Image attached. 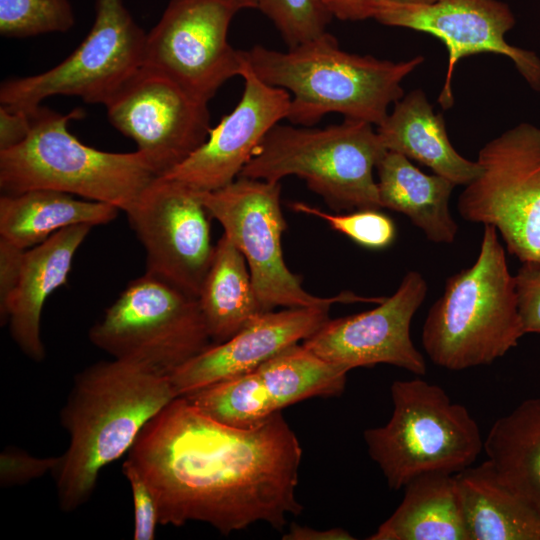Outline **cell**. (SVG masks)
<instances>
[{
	"label": "cell",
	"instance_id": "1",
	"mask_svg": "<svg viewBox=\"0 0 540 540\" xmlns=\"http://www.w3.org/2000/svg\"><path fill=\"white\" fill-rule=\"evenodd\" d=\"M302 448L282 412L252 428L215 421L177 397L141 430L128 459L161 525L204 522L223 535L265 522L282 531L296 498Z\"/></svg>",
	"mask_w": 540,
	"mask_h": 540
},
{
	"label": "cell",
	"instance_id": "2",
	"mask_svg": "<svg viewBox=\"0 0 540 540\" xmlns=\"http://www.w3.org/2000/svg\"><path fill=\"white\" fill-rule=\"evenodd\" d=\"M175 398L170 375L143 363L114 358L79 372L60 412L70 438L54 472L61 510L84 505L101 470L129 452L144 426Z\"/></svg>",
	"mask_w": 540,
	"mask_h": 540
},
{
	"label": "cell",
	"instance_id": "3",
	"mask_svg": "<svg viewBox=\"0 0 540 540\" xmlns=\"http://www.w3.org/2000/svg\"><path fill=\"white\" fill-rule=\"evenodd\" d=\"M244 56L260 80L290 93L287 119L303 126L332 112L380 125L404 96L402 81L424 62L350 53L328 32L286 52L255 45Z\"/></svg>",
	"mask_w": 540,
	"mask_h": 540
},
{
	"label": "cell",
	"instance_id": "4",
	"mask_svg": "<svg viewBox=\"0 0 540 540\" xmlns=\"http://www.w3.org/2000/svg\"><path fill=\"white\" fill-rule=\"evenodd\" d=\"M523 335L515 276L498 231L484 225L476 261L446 280L429 309L422 346L434 364L457 371L491 364Z\"/></svg>",
	"mask_w": 540,
	"mask_h": 540
},
{
	"label": "cell",
	"instance_id": "5",
	"mask_svg": "<svg viewBox=\"0 0 540 540\" xmlns=\"http://www.w3.org/2000/svg\"><path fill=\"white\" fill-rule=\"evenodd\" d=\"M84 115L80 108L68 114L41 105L31 110L27 137L0 150L2 193L56 190L127 212L158 174L137 150L106 152L78 140L68 125Z\"/></svg>",
	"mask_w": 540,
	"mask_h": 540
},
{
	"label": "cell",
	"instance_id": "6",
	"mask_svg": "<svg viewBox=\"0 0 540 540\" xmlns=\"http://www.w3.org/2000/svg\"><path fill=\"white\" fill-rule=\"evenodd\" d=\"M387 150L373 125L344 118L325 128L276 124L238 177L302 178L335 211L382 208L373 170Z\"/></svg>",
	"mask_w": 540,
	"mask_h": 540
},
{
	"label": "cell",
	"instance_id": "7",
	"mask_svg": "<svg viewBox=\"0 0 540 540\" xmlns=\"http://www.w3.org/2000/svg\"><path fill=\"white\" fill-rule=\"evenodd\" d=\"M390 392L389 421L364 431L368 453L390 489L425 473L456 474L474 464L484 440L465 406L420 378L394 381Z\"/></svg>",
	"mask_w": 540,
	"mask_h": 540
},
{
	"label": "cell",
	"instance_id": "8",
	"mask_svg": "<svg viewBox=\"0 0 540 540\" xmlns=\"http://www.w3.org/2000/svg\"><path fill=\"white\" fill-rule=\"evenodd\" d=\"M197 192V191H196ZM280 182L238 177L223 188L197 192L211 218L244 256L253 287L264 312L277 307H331L335 303L379 304L384 297L343 292L317 297L307 292L301 278L286 266L281 237L286 221L280 205Z\"/></svg>",
	"mask_w": 540,
	"mask_h": 540
},
{
	"label": "cell",
	"instance_id": "9",
	"mask_svg": "<svg viewBox=\"0 0 540 540\" xmlns=\"http://www.w3.org/2000/svg\"><path fill=\"white\" fill-rule=\"evenodd\" d=\"M88 336L115 359L169 375L212 344L198 298L147 274L127 285Z\"/></svg>",
	"mask_w": 540,
	"mask_h": 540
},
{
	"label": "cell",
	"instance_id": "10",
	"mask_svg": "<svg viewBox=\"0 0 540 540\" xmlns=\"http://www.w3.org/2000/svg\"><path fill=\"white\" fill-rule=\"evenodd\" d=\"M480 173L465 185L458 211L493 226L522 263L540 261V128L520 123L478 153Z\"/></svg>",
	"mask_w": 540,
	"mask_h": 540
},
{
	"label": "cell",
	"instance_id": "11",
	"mask_svg": "<svg viewBox=\"0 0 540 540\" xmlns=\"http://www.w3.org/2000/svg\"><path fill=\"white\" fill-rule=\"evenodd\" d=\"M95 11L89 33L61 63L1 84L2 106L33 110L56 95L105 105L121 89L143 64L147 34L123 0H96Z\"/></svg>",
	"mask_w": 540,
	"mask_h": 540
},
{
	"label": "cell",
	"instance_id": "12",
	"mask_svg": "<svg viewBox=\"0 0 540 540\" xmlns=\"http://www.w3.org/2000/svg\"><path fill=\"white\" fill-rule=\"evenodd\" d=\"M232 0H170L146 35L142 66L154 69L209 102L229 79L240 76L244 51L228 41Z\"/></svg>",
	"mask_w": 540,
	"mask_h": 540
},
{
	"label": "cell",
	"instance_id": "13",
	"mask_svg": "<svg viewBox=\"0 0 540 540\" xmlns=\"http://www.w3.org/2000/svg\"><path fill=\"white\" fill-rule=\"evenodd\" d=\"M104 106L112 126L136 143L158 176L185 161L211 128L208 102L145 66Z\"/></svg>",
	"mask_w": 540,
	"mask_h": 540
},
{
	"label": "cell",
	"instance_id": "14",
	"mask_svg": "<svg viewBox=\"0 0 540 540\" xmlns=\"http://www.w3.org/2000/svg\"><path fill=\"white\" fill-rule=\"evenodd\" d=\"M125 213L145 249V274L198 298L215 250L198 193L158 176Z\"/></svg>",
	"mask_w": 540,
	"mask_h": 540
},
{
	"label": "cell",
	"instance_id": "15",
	"mask_svg": "<svg viewBox=\"0 0 540 540\" xmlns=\"http://www.w3.org/2000/svg\"><path fill=\"white\" fill-rule=\"evenodd\" d=\"M374 19L383 25L428 33L444 43L448 64L437 99L444 110L454 105L452 78L457 63L474 54L508 57L526 83L540 93V57L534 51L513 46L505 40L516 20L510 7L502 1H387L378 8Z\"/></svg>",
	"mask_w": 540,
	"mask_h": 540
},
{
	"label": "cell",
	"instance_id": "16",
	"mask_svg": "<svg viewBox=\"0 0 540 540\" xmlns=\"http://www.w3.org/2000/svg\"><path fill=\"white\" fill-rule=\"evenodd\" d=\"M427 288L421 273L409 271L393 295L377 307L329 319L302 344L322 359L348 371L383 363L423 376L426 362L413 344L410 326Z\"/></svg>",
	"mask_w": 540,
	"mask_h": 540
},
{
	"label": "cell",
	"instance_id": "17",
	"mask_svg": "<svg viewBox=\"0 0 540 540\" xmlns=\"http://www.w3.org/2000/svg\"><path fill=\"white\" fill-rule=\"evenodd\" d=\"M241 77L243 93L232 112L210 128L206 141L185 161L162 176L197 192L223 188L238 178L267 133L287 119L288 91L260 80L246 59Z\"/></svg>",
	"mask_w": 540,
	"mask_h": 540
},
{
	"label": "cell",
	"instance_id": "18",
	"mask_svg": "<svg viewBox=\"0 0 540 540\" xmlns=\"http://www.w3.org/2000/svg\"><path fill=\"white\" fill-rule=\"evenodd\" d=\"M329 307L285 308L261 314L225 342L211 344L170 374L177 397L252 371L274 355L314 334Z\"/></svg>",
	"mask_w": 540,
	"mask_h": 540
},
{
	"label": "cell",
	"instance_id": "19",
	"mask_svg": "<svg viewBox=\"0 0 540 540\" xmlns=\"http://www.w3.org/2000/svg\"><path fill=\"white\" fill-rule=\"evenodd\" d=\"M92 227L89 224L67 227L25 252L6 324L14 342L33 361L45 359L40 333L43 306L57 288L67 283L74 255Z\"/></svg>",
	"mask_w": 540,
	"mask_h": 540
},
{
	"label": "cell",
	"instance_id": "20",
	"mask_svg": "<svg viewBox=\"0 0 540 540\" xmlns=\"http://www.w3.org/2000/svg\"><path fill=\"white\" fill-rule=\"evenodd\" d=\"M376 131L386 150L418 161L456 186L467 185L480 173L477 161L452 146L442 114L434 112L422 89L397 101Z\"/></svg>",
	"mask_w": 540,
	"mask_h": 540
},
{
	"label": "cell",
	"instance_id": "21",
	"mask_svg": "<svg viewBox=\"0 0 540 540\" xmlns=\"http://www.w3.org/2000/svg\"><path fill=\"white\" fill-rule=\"evenodd\" d=\"M454 476L469 540H540V513L488 460Z\"/></svg>",
	"mask_w": 540,
	"mask_h": 540
},
{
	"label": "cell",
	"instance_id": "22",
	"mask_svg": "<svg viewBox=\"0 0 540 540\" xmlns=\"http://www.w3.org/2000/svg\"><path fill=\"white\" fill-rule=\"evenodd\" d=\"M376 170L382 208L407 216L432 242L456 239L458 225L449 209L455 183L435 173L427 175L404 155L388 150Z\"/></svg>",
	"mask_w": 540,
	"mask_h": 540
},
{
	"label": "cell",
	"instance_id": "23",
	"mask_svg": "<svg viewBox=\"0 0 540 540\" xmlns=\"http://www.w3.org/2000/svg\"><path fill=\"white\" fill-rule=\"evenodd\" d=\"M111 204L49 189L0 197V238L30 249L54 233L80 224H108L119 213Z\"/></svg>",
	"mask_w": 540,
	"mask_h": 540
},
{
	"label": "cell",
	"instance_id": "24",
	"mask_svg": "<svg viewBox=\"0 0 540 540\" xmlns=\"http://www.w3.org/2000/svg\"><path fill=\"white\" fill-rule=\"evenodd\" d=\"M403 489L400 505L369 540H469L454 474L425 473Z\"/></svg>",
	"mask_w": 540,
	"mask_h": 540
},
{
	"label": "cell",
	"instance_id": "25",
	"mask_svg": "<svg viewBox=\"0 0 540 540\" xmlns=\"http://www.w3.org/2000/svg\"><path fill=\"white\" fill-rule=\"evenodd\" d=\"M198 301L212 344L227 341L265 313L244 256L225 234L215 245Z\"/></svg>",
	"mask_w": 540,
	"mask_h": 540
},
{
	"label": "cell",
	"instance_id": "26",
	"mask_svg": "<svg viewBox=\"0 0 540 540\" xmlns=\"http://www.w3.org/2000/svg\"><path fill=\"white\" fill-rule=\"evenodd\" d=\"M483 449L500 479L540 513V398L498 418Z\"/></svg>",
	"mask_w": 540,
	"mask_h": 540
},
{
	"label": "cell",
	"instance_id": "27",
	"mask_svg": "<svg viewBox=\"0 0 540 540\" xmlns=\"http://www.w3.org/2000/svg\"><path fill=\"white\" fill-rule=\"evenodd\" d=\"M254 370L279 411L311 397L340 395L349 372L299 343L282 350Z\"/></svg>",
	"mask_w": 540,
	"mask_h": 540
},
{
	"label": "cell",
	"instance_id": "28",
	"mask_svg": "<svg viewBox=\"0 0 540 540\" xmlns=\"http://www.w3.org/2000/svg\"><path fill=\"white\" fill-rule=\"evenodd\" d=\"M182 397L208 417L236 428L258 426L279 412L255 370Z\"/></svg>",
	"mask_w": 540,
	"mask_h": 540
},
{
	"label": "cell",
	"instance_id": "29",
	"mask_svg": "<svg viewBox=\"0 0 540 540\" xmlns=\"http://www.w3.org/2000/svg\"><path fill=\"white\" fill-rule=\"evenodd\" d=\"M75 23L70 0H0V34L25 38L66 32Z\"/></svg>",
	"mask_w": 540,
	"mask_h": 540
},
{
	"label": "cell",
	"instance_id": "30",
	"mask_svg": "<svg viewBox=\"0 0 540 540\" xmlns=\"http://www.w3.org/2000/svg\"><path fill=\"white\" fill-rule=\"evenodd\" d=\"M257 9L273 22L288 48L327 32L333 18L323 0H257Z\"/></svg>",
	"mask_w": 540,
	"mask_h": 540
},
{
	"label": "cell",
	"instance_id": "31",
	"mask_svg": "<svg viewBox=\"0 0 540 540\" xmlns=\"http://www.w3.org/2000/svg\"><path fill=\"white\" fill-rule=\"evenodd\" d=\"M290 207L296 212L324 220L333 230L366 248H385L392 244L396 236L392 219L375 209H361L348 214H330L303 202L291 203Z\"/></svg>",
	"mask_w": 540,
	"mask_h": 540
},
{
	"label": "cell",
	"instance_id": "32",
	"mask_svg": "<svg viewBox=\"0 0 540 540\" xmlns=\"http://www.w3.org/2000/svg\"><path fill=\"white\" fill-rule=\"evenodd\" d=\"M60 456L36 457L20 448L7 447L0 455L1 487L23 485L45 474L54 473Z\"/></svg>",
	"mask_w": 540,
	"mask_h": 540
},
{
	"label": "cell",
	"instance_id": "33",
	"mask_svg": "<svg viewBox=\"0 0 540 540\" xmlns=\"http://www.w3.org/2000/svg\"><path fill=\"white\" fill-rule=\"evenodd\" d=\"M122 472L127 479L133 497L134 540H154L159 522V511L153 494L133 464L126 459Z\"/></svg>",
	"mask_w": 540,
	"mask_h": 540
},
{
	"label": "cell",
	"instance_id": "34",
	"mask_svg": "<svg viewBox=\"0 0 540 540\" xmlns=\"http://www.w3.org/2000/svg\"><path fill=\"white\" fill-rule=\"evenodd\" d=\"M515 280L525 334H540V261L522 263Z\"/></svg>",
	"mask_w": 540,
	"mask_h": 540
},
{
	"label": "cell",
	"instance_id": "35",
	"mask_svg": "<svg viewBox=\"0 0 540 540\" xmlns=\"http://www.w3.org/2000/svg\"><path fill=\"white\" fill-rule=\"evenodd\" d=\"M26 250L0 238V320L6 324L10 301L18 286Z\"/></svg>",
	"mask_w": 540,
	"mask_h": 540
},
{
	"label": "cell",
	"instance_id": "36",
	"mask_svg": "<svg viewBox=\"0 0 540 540\" xmlns=\"http://www.w3.org/2000/svg\"><path fill=\"white\" fill-rule=\"evenodd\" d=\"M329 13L342 21L374 19L378 8L387 1L433 2L436 0H323Z\"/></svg>",
	"mask_w": 540,
	"mask_h": 540
},
{
	"label": "cell",
	"instance_id": "37",
	"mask_svg": "<svg viewBox=\"0 0 540 540\" xmlns=\"http://www.w3.org/2000/svg\"><path fill=\"white\" fill-rule=\"evenodd\" d=\"M31 128V110L0 107V150L22 142Z\"/></svg>",
	"mask_w": 540,
	"mask_h": 540
},
{
	"label": "cell",
	"instance_id": "38",
	"mask_svg": "<svg viewBox=\"0 0 540 540\" xmlns=\"http://www.w3.org/2000/svg\"><path fill=\"white\" fill-rule=\"evenodd\" d=\"M284 540H351L355 539L348 531L336 527L327 530L301 526L292 523L287 533L282 537Z\"/></svg>",
	"mask_w": 540,
	"mask_h": 540
},
{
	"label": "cell",
	"instance_id": "39",
	"mask_svg": "<svg viewBox=\"0 0 540 540\" xmlns=\"http://www.w3.org/2000/svg\"><path fill=\"white\" fill-rule=\"evenodd\" d=\"M234 1L241 9H257V0H232Z\"/></svg>",
	"mask_w": 540,
	"mask_h": 540
}]
</instances>
